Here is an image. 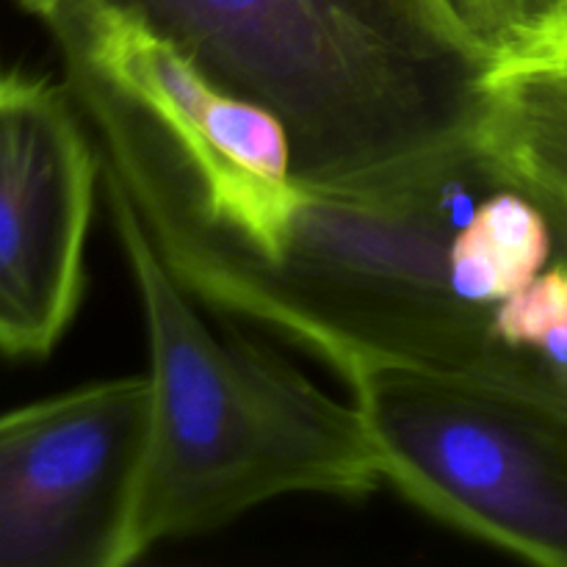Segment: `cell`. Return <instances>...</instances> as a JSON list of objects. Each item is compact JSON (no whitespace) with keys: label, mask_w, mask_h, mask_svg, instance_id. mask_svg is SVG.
<instances>
[{"label":"cell","mask_w":567,"mask_h":567,"mask_svg":"<svg viewBox=\"0 0 567 567\" xmlns=\"http://www.w3.org/2000/svg\"><path fill=\"white\" fill-rule=\"evenodd\" d=\"M61 59H78L181 131L269 177L293 175L286 125L264 105L210 81L175 44L120 11L72 6L42 22Z\"/></svg>","instance_id":"7"},{"label":"cell","mask_w":567,"mask_h":567,"mask_svg":"<svg viewBox=\"0 0 567 567\" xmlns=\"http://www.w3.org/2000/svg\"><path fill=\"white\" fill-rule=\"evenodd\" d=\"M504 347L535 358L567 391V255L493 308Z\"/></svg>","instance_id":"10"},{"label":"cell","mask_w":567,"mask_h":567,"mask_svg":"<svg viewBox=\"0 0 567 567\" xmlns=\"http://www.w3.org/2000/svg\"><path fill=\"white\" fill-rule=\"evenodd\" d=\"M567 9V0H471V37L491 55L520 42Z\"/></svg>","instance_id":"11"},{"label":"cell","mask_w":567,"mask_h":567,"mask_svg":"<svg viewBox=\"0 0 567 567\" xmlns=\"http://www.w3.org/2000/svg\"><path fill=\"white\" fill-rule=\"evenodd\" d=\"M446 3L452 6V11L460 17V22H463V25H465V20H468V6H471V0H446ZM465 28H468V25H465Z\"/></svg>","instance_id":"12"},{"label":"cell","mask_w":567,"mask_h":567,"mask_svg":"<svg viewBox=\"0 0 567 567\" xmlns=\"http://www.w3.org/2000/svg\"><path fill=\"white\" fill-rule=\"evenodd\" d=\"M559 255H567V252H559Z\"/></svg>","instance_id":"13"},{"label":"cell","mask_w":567,"mask_h":567,"mask_svg":"<svg viewBox=\"0 0 567 567\" xmlns=\"http://www.w3.org/2000/svg\"><path fill=\"white\" fill-rule=\"evenodd\" d=\"M557 236L546 210L520 188L498 186L476 203L449 244V282L476 308L493 310L548 269Z\"/></svg>","instance_id":"9"},{"label":"cell","mask_w":567,"mask_h":567,"mask_svg":"<svg viewBox=\"0 0 567 567\" xmlns=\"http://www.w3.org/2000/svg\"><path fill=\"white\" fill-rule=\"evenodd\" d=\"M150 377L103 380L0 415V567L133 563Z\"/></svg>","instance_id":"5"},{"label":"cell","mask_w":567,"mask_h":567,"mask_svg":"<svg viewBox=\"0 0 567 567\" xmlns=\"http://www.w3.org/2000/svg\"><path fill=\"white\" fill-rule=\"evenodd\" d=\"M120 11L277 114L293 175L385 183L476 147L493 55L446 0H17Z\"/></svg>","instance_id":"2"},{"label":"cell","mask_w":567,"mask_h":567,"mask_svg":"<svg viewBox=\"0 0 567 567\" xmlns=\"http://www.w3.org/2000/svg\"><path fill=\"white\" fill-rule=\"evenodd\" d=\"M61 61L105 186L194 299L302 343L332 369L354 358L480 363L509 352L493 310L460 299L446 269L465 216L507 186L480 147L385 183L269 177L94 66Z\"/></svg>","instance_id":"1"},{"label":"cell","mask_w":567,"mask_h":567,"mask_svg":"<svg viewBox=\"0 0 567 567\" xmlns=\"http://www.w3.org/2000/svg\"><path fill=\"white\" fill-rule=\"evenodd\" d=\"M97 144L66 83L0 70V352L42 358L83 293Z\"/></svg>","instance_id":"6"},{"label":"cell","mask_w":567,"mask_h":567,"mask_svg":"<svg viewBox=\"0 0 567 567\" xmlns=\"http://www.w3.org/2000/svg\"><path fill=\"white\" fill-rule=\"evenodd\" d=\"M476 144L546 210L567 252V9L493 55Z\"/></svg>","instance_id":"8"},{"label":"cell","mask_w":567,"mask_h":567,"mask_svg":"<svg viewBox=\"0 0 567 567\" xmlns=\"http://www.w3.org/2000/svg\"><path fill=\"white\" fill-rule=\"evenodd\" d=\"M336 371L380 480L465 535L567 567V391L535 358H354Z\"/></svg>","instance_id":"4"},{"label":"cell","mask_w":567,"mask_h":567,"mask_svg":"<svg viewBox=\"0 0 567 567\" xmlns=\"http://www.w3.org/2000/svg\"><path fill=\"white\" fill-rule=\"evenodd\" d=\"M105 194L150 352L136 557L288 493L354 498L374 491L382 480L354 404L321 391L282 354L210 330L125 197L111 186Z\"/></svg>","instance_id":"3"}]
</instances>
